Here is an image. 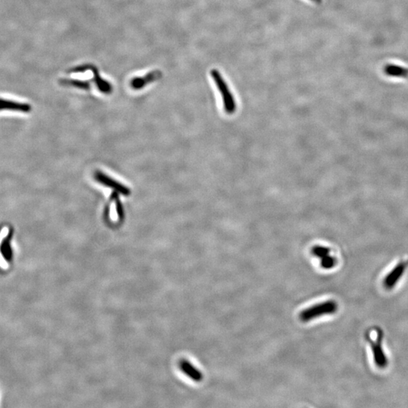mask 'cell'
I'll return each instance as SVG.
<instances>
[{"label": "cell", "instance_id": "obj_9", "mask_svg": "<svg viewBox=\"0 0 408 408\" xmlns=\"http://www.w3.org/2000/svg\"><path fill=\"white\" fill-rule=\"evenodd\" d=\"M89 71L93 73L94 77L92 80H93L95 84L96 85L98 90L101 91L104 94H107V95L111 94V92H113V86L109 82L101 78L98 68L94 66V65H90V66H89Z\"/></svg>", "mask_w": 408, "mask_h": 408}, {"label": "cell", "instance_id": "obj_2", "mask_svg": "<svg viewBox=\"0 0 408 408\" xmlns=\"http://www.w3.org/2000/svg\"><path fill=\"white\" fill-rule=\"evenodd\" d=\"M338 309V305L335 301L329 300L324 302L312 306L305 310L302 311L300 314L301 321L308 322L311 320L315 319L320 316L327 315H333L336 313Z\"/></svg>", "mask_w": 408, "mask_h": 408}, {"label": "cell", "instance_id": "obj_7", "mask_svg": "<svg viewBox=\"0 0 408 408\" xmlns=\"http://www.w3.org/2000/svg\"><path fill=\"white\" fill-rule=\"evenodd\" d=\"M179 368L181 371L188 376L190 379L194 380V382H200L203 380V374L199 371L198 369L195 368L191 362L185 359H182L179 362Z\"/></svg>", "mask_w": 408, "mask_h": 408}, {"label": "cell", "instance_id": "obj_13", "mask_svg": "<svg viewBox=\"0 0 408 408\" xmlns=\"http://www.w3.org/2000/svg\"><path fill=\"white\" fill-rule=\"evenodd\" d=\"M117 193L118 192H117V191L113 193L112 195H111V200L115 201L119 218H120V221H123L125 217L124 210H123V206H122L121 203H120V199H119L118 195H117Z\"/></svg>", "mask_w": 408, "mask_h": 408}, {"label": "cell", "instance_id": "obj_12", "mask_svg": "<svg viewBox=\"0 0 408 408\" xmlns=\"http://www.w3.org/2000/svg\"><path fill=\"white\" fill-rule=\"evenodd\" d=\"M321 267L326 270L328 269H333L336 264V260L335 257H332L330 255L326 256L324 258L321 259Z\"/></svg>", "mask_w": 408, "mask_h": 408}, {"label": "cell", "instance_id": "obj_4", "mask_svg": "<svg viewBox=\"0 0 408 408\" xmlns=\"http://www.w3.org/2000/svg\"><path fill=\"white\" fill-rule=\"evenodd\" d=\"M408 266L407 261H401L395 266L383 280V285L387 290H392L398 284L405 272Z\"/></svg>", "mask_w": 408, "mask_h": 408}, {"label": "cell", "instance_id": "obj_5", "mask_svg": "<svg viewBox=\"0 0 408 408\" xmlns=\"http://www.w3.org/2000/svg\"><path fill=\"white\" fill-rule=\"evenodd\" d=\"M95 179L97 182H99L105 186L112 188L114 191L123 194V195L129 196L131 194L130 190L129 188H126V186H123L121 184L117 182V181L108 177V176L104 174L101 172L97 171L95 173Z\"/></svg>", "mask_w": 408, "mask_h": 408}, {"label": "cell", "instance_id": "obj_14", "mask_svg": "<svg viewBox=\"0 0 408 408\" xmlns=\"http://www.w3.org/2000/svg\"><path fill=\"white\" fill-rule=\"evenodd\" d=\"M330 249L324 246H317L312 249V254L318 258H324L326 256L330 255Z\"/></svg>", "mask_w": 408, "mask_h": 408}, {"label": "cell", "instance_id": "obj_3", "mask_svg": "<svg viewBox=\"0 0 408 408\" xmlns=\"http://www.w3.org/2000/svg\"><path fill=\"white\" fill-rule=\"evenodd\" d=\"M212 77L217 85L218 89L222 93V99H223L224 108L225 111L228 114H233L236 110V104L234 101V97L231 95V92L228 89L225 82L224 81L220 74L216 70L211 71Z\"/></svg>", "mask_w": 408, "mask_h": 408}, {"label": "cell", "instance_id": "obj_11", "mask_svg": "<svg viewBox=\"0 0 408 408\" xmlns=\"http://www.w3.org/2000/svg\"><path fill=\"white\" fill-rule=\"evenodd\" d=\"M384 72L386 75L394 77H404L408 76V69L398 65H388L385 67Z\"/></svg>", "mask_w": 408, "mask_h": 408}, {"label": "cell", "instance_id": "obj_15", "mask_svg": "<svg viewBox=\"0 0 408 408\" xmlns=\"http://www.w3.org/2000/svg\"><path fill=\"white\" fill-rule=\"evenodd\" d=\"M312 1H314V2H315V3H321V1H322V0H312Z\"/></svg>", "mask_w": 408, "mask_h": 408}, {"label": "cell", "instance_id": "obj_6", "mask_svg": "<svg viewBox=\"0 0 408 408\" xmlns=\"http://www.w3.org/2000/svg\"><path fill=\"white\" fill-rule=\"evenodd\" d=\"M162 72L158 70L151 71L146 74L144 77H135V78L132 79L130 83L131 87L135 90H139V89H143L147 84H150V83L162 78Z\"/></svg>", "mask_w": 408, "mask_h": 408}, {"label": "cell", "instance_id": "obj_1", "mask_svg": "<svg viewBox=\"0 0 408 408\" xmlns=\"http://www.w3.org/2000/svg\"><path fill=\"white\" fill-rule=\"evenodd\" d=\"M383 332L377 327L371 329L367 333V339L373 352L374 363L380 369H384L389 364L387 356L383 348Z\"/></svg>", "mask_w": 408, "mask_h": 408}, {"label": "cell", "instance_id": "obj_10", "mask_svg": "<svg viewBox=\"0 0 408 408\" xmlns=\"http://www.w3.org/2000/svg\"><path fill=\"white\" fill-rule=\"evenodd\" d=\"M91 81L87 80H71V79H61L59 84L64 86H72L83 90H90Z\"/></svg>", "mask_w": 408, "mask_h": 408}, {"label": "cell", "instance_id": "obj_8", "mask_svg": "<svg viewBox=\"0 0 408 408\" xmlns=\"http://www.w3.org/2000/svg\"><path fill=\"white\" fill-rule=\"evenodd\" d=\"M0 111H13L29 113L31 111V107L28 104L0 98Z\"/></svg>", "mask_w": 408, "mask_h": 408}]
</instances>
